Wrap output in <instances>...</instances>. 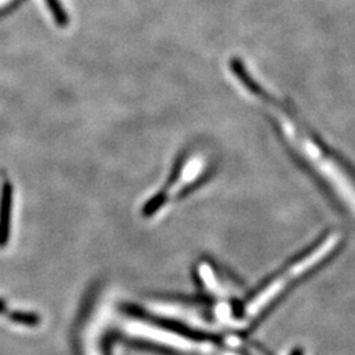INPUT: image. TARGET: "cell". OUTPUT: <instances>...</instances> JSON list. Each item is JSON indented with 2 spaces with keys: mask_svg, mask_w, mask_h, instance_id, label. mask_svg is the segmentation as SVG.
Masks as SVG:
<instances>
[{
  "mask_svg": "<svg viewBox=\"0 0 355 355\" xmlns=\"http://www.w3.org/2000/svg\"><path fill=\"white\" fill-rule=\"evenodd\" d=\"M340 242H341V236L338 233L329 234L312 252H309V254L302 257L297 262L286 268V271H283L275 279L271 280L267 284V287L258 293L257 297L252 299L246 308V315L249 318H255L259 312H262L266 308L267 304L272 299H275L280 292L291 283L292 280L300 278L304 272L318 266L321 261H324L329 254H331Z\"/></svg>",
  "mask_w": 355,
  "mask_h": 355,
  "instance_id": "cell-1",
  "label": "cell"
},
{
  "mask_svg": "<svg viewBox=\"0 0 355 355\" xmlns=\"http://www.w3.org/2000/svg\"><path fill=\"white\" fill-rule=\"evenodd\" d=\"M11 189L7 186L1 189L0 196V246H3L8 239V227L11 217Z\"/></svg>",
  "mask_w": 355,
  "mask_h": 355,
  "instance_id": "cell-2",
  "label": "cell"
}]
</instances>
